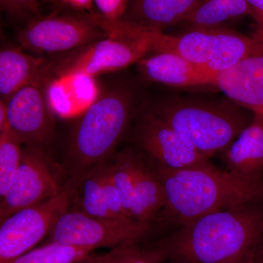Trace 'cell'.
I'll use <instances>...</instances> for the list:
<instances>
[{"label": "cell", "instance_id": "6da1fadb", "mask_svg": "<svg viewBox=\"0 0 263 263\" xmlns=\"http://www.w3.org/2000/svg\"><path fill=\"white\" fill-rule=\"evenodd\" d=\"M263 236V201L221 209L179 226L160 247L187 263H245Z\"/></svg>", "mask_w": 263, "mask_h": 263}, {"label": "cell", "instance_id": "7a4b0ae2", "mask_svg": "<svg viewBox=\"0 0 263 263\" xmlns=\"http://www.w3.org/2000/svg\"><path fill=\"white\" fill-rule=\"evenodd\" d=\"M155 168L165 193L161 216L179 226L209 213L263 201V175L243 176L210 161L179 171Z\"/></svg>", "mask_w": 263, "mask_h": 263}, {"label": "cell", "instance_id": "3957f363", "mask_svg": "<svg viewBox=\"0 0 263 263\" xmlns=\"http://www.w3.org/2000/svg\"><path fill=\"white\" fill-rule=\"evenodd\" d=\"M138 92L129 86L109 90L91 102L71 132L67 155L72 177L116 154L138 109Z\"/></svg>", "mask_w": 263, "mask_h": 263}, {"label": "cell", "instance_id": "277c9868", "mask_svg": "<svg viewBox=\"0 0 263 263\" xmlns=\"http://www.w3.org/2000/svg\"><path fill=\"white\" fill-rule=\"evenodd\" d=\"M148 109L210 158L222 153L253 117L228 98L170 96Z\"/></svg>", "mask_w": 263, "mask_h": 263}, {"label": "cell", "instance_id": "5b68a950", "mask_svg": "<svg viewBox=\"0 0 263 263\" xmlns=\"http://www.w3.org/2000/svg\"><path fill=\"white\" fill-rule=\"evenodd\" d=\"M260 34L247 35L234 30L216 28H188L179 34H167L142 27L140 38L151 52H171L216 73L234 67L252 51Z\"/></svg>", "mask_w": 263, "mask_h": 263}, {"label": "cell", "instance_id": "8992f818", "mask_svg": "<svg viewBox=\"0 0 263 263\" xmlns=\"http://www.w3.org/2000/svg\"><path fill=\"white\" fill-rule=\"evenodd\" d=\"M150 52L145 41H128L108 36L46 64V74L49 83L72 77L92 79L124 70Z\"/></svg>", "mask_w": 263, "mask_h": 263}, {"label": "cell", "instance_id": "52a82bcc", "mask_svg": "<svg viewBox=\"0 0 263 263\" xmlns=\"http://www.w3.org/2000/svg\"><path fill=\"white\" fill-rule=\"evenodd\" d=\"M152 224L135 219L98 218L69 209L57 220L50 241L95 249L138 245L152 231Z\"/></svg>", "mask_w": 263, "mask_h": 263}, {"label": "cell", "instance_id": "ba28073f", "mask_svg": "<svg viewBox=\"0 0 263 263\" xmlns=\"http://www.w3.org/2000/svg\"><path fill=\"white\" fill-rule=\"evenodd\" d=\"M71 204L72 188L68 181L56 196L21 209L0 221V263L9 262L34 249L49 235Z\"/></svg>", "mask_w": 263, "mask_h": 263}, {"label": "cell", "instance_id": "9c48e42d", "mask_svg": "<svg viewBox=\"0 0 263 263\" xmlns=\"http://www.w3.org/2000/svg\"><path fill=\"white\" fill-rule=\"evenodd\" d=\"M93 14L31 19L16 34L19 47L36 53H67L108 37Z\"/></svg>", "mask_w": 263, "mask_h": 263}, {"label": "cell", "instance_id": "30bf717a", "mask_svg": "<svg viewBox=\"0 0 263 263\" xmlns=\"http://www.w3.org/2000/svg\"><path fill=\"white\" fill-rule=\"evenodd\" d=\"M133 134L138 151L158 168L179 171L210 161V157L148 108L137 114Z\"/></svg>", "mask_w": 263, "mask_h": 263}, {"label": "cell", "instance_id": "8fae6325", "mask_svg": "<svg viewBox=\"0 0 263 263\" xmlns=\"http://www.w3.org/2000/svg\"><path fill=\"white\" fill-rule=\"evenodd\" d=\"M48 86L44 67L34 80L6 102L7 124L26 146L44 149L54 136L55 119L46 91Z\"/></svg>", "mask_w": 263, "mask_h": 263}, {"label": "cell", "instance_id": "7c38bea8", "mask_svg": "<svg viewBox=\"0 0 263 263\" xmlns=\"http://www.w3.org/2000/svg\"><path fill=\"white\" fill-rule=\"evenodd\" d=\"M44 149L23 148L22 162L9 191L0 202V221L24 208L35 205L62 191L57 173Z\"/></svg>", "mask_w": 263, "mask_h": 263}, {"label": "cell", "instance_id": "4fadbf2b", "mask_svg": "<svg viewBox=\"0 0 263 263\" xmlns=\"http://www.w3.org/2000/svg\"><path fill=\"white\" fill-rule=\"evenodd\" d=\"M259 34L258 43L245 58L218 74L216 87L237 105L263 117V34Z\"/></svg>", "mask_w": 263, "mask_h": 263}, {"label": "cell", "instance_id": "5bb4252c", "mask_svg": "<svg viewBox=\"0 0 263 263\" xmlns=\"http://www.w3.org/2000/svg\"><path fill=\"white\" fill-rule=\"evenodd\" d=\"M138 72L145 80L173 88L216 86L218 74L171 53L160 52L137 62Z\"/></svg>", "mask_w": 263, "mask_h": 263}, {"label": "cell", "instance_id": "9a60e30c", "mask_svg": "<svg viewBox=\"0 0 263 263\" xmlns=\"http://www.w3.org/2000/svg\"><path fill=\"white\" fill-rule=\"evenodd\" d=\"M133 171L132 219L152 224L165 207L163 184L155 167L138 150L133 149Z\"/></svg>", "mask_w": 263, "mask_h": 263}, {"label": "cell", "instance_id": "2e32d148", "mask_svg": "<svg viewBox=\"0 0 263 263\" xmlns=\"http://www.w3.org/2000/svg\"><path fill=\"white\" fill-rule=\"evenodd\" d=\"M227 169L243 176L263 175V117L252 120L221 153Z\"/></svg>", "mask_w": 263, "mask_h": 263}, {"label": "cell", "instance_id": "e0dca14e", "mask_svg": "<svg viewBox=\"0 0 263 263\" xmlns=\"http://www.w3.org/2000/svg\"><path fill=\"white\" fill-rule=\"evenodd\" d=\"M199 0H129L122 20L164 32L181 24Z\"/></svg>", "mask_w": 263, "mask_h": 263}, {"label": "cell", "instance_id": "ac0fdd59", "mask_svg": "<svg viewBox=\"0 0 263 263\" xmlns=\"http://www.w3.org/2000/svg\"><path fill=\"white\" fill-rule=\"evenodd\" d=\"M45 59L25 53L21 47L0 52V97L7 102L19 89L37 77L46 65Z\"/></svg>", "mask_w": 263, "mask_h": 263}, {"label": "cell", "instance_id": "d6986e66", "mask_svg": "<svg viewBox=\"0 0 263 263\" xmlns=\"http://www.w3.org/2000/svg\"><path fill=\"white\" fill-rule=\"evenodd\" d=\"M101 164L72 177L69 181L72 188V204L74 209L86 215L114 218L109 212L104 194Z\"/></svg>", "mask_w": 263, "mask_h": 263}, {"label": "cell", "instance_id": "ffe728a7", "mask_svg": "<svg viewBox=\"0 0 263 263\" xmlns=\"http://www.w3.org/2000/svg\"><path fill=\"white\" fill-rule=\"evenodd\" d=\"M252 17L246 0H199L183 21L189 28H216L230 21Z\"/></svg>", "mask_w": 263, "mask_h": 263}, {"label": "cell", "instance_id": "44dd1931", "mask_svg": "<svg viewBox=\"0 0 263 263\" xmlns=\"http://www.w3.org/2000/svg\"><path fill=\"white\" fill-rule=\"evenodd\" d=\"M93 251L58 241H50L5 263H77L90 257Z\"/></svg>", "mask_w": 263, "mask_h": 263}, {"label": "cell", "instance_id": "7402d4cb", "mask_svg": "<svg viewBox=\"0 0 263 263\" xmlns=\"http://www.w3.org/2000/svg\"><path fill=\"white\" fill-rule=\"evenodd\" d=\"M22 143L8 124L0 129V197H3L13 184L22 162Z\"/></svg>", "mask_w": 263, "mask_h": 263}, {"label": "cell", "instance_id": "603a6c76", "mask_svg": "<svg viewBox=\"0 0 263 263\" xmlns=\"http://www.w3.org/2000/svg\"><path fill=\"white\" fill-rule=\"evenodd\" d=\"M164 259L158 248L141 249L137 245L118 247L105 254V263H162Z\"/></svg>", "mask_w": 263, "mask_h": 263}, {"label": "cell", "instance_id": "cb8c5ba5", "mask_svg": "<svg viewBox=\"0 0 263 263\" xmlns=\"http://www.w3.org/2000/svg\"><path fill=\"white\" fill-rule=\"evenodd\" d=\"M101 179L105 200L112 217L117 219L129 218L124 212L120 194L112 179L108 162L101 164Z\"/></svg>", "mask_w": 263, "mask_h": 263}, {"label": "cell", "instance_id": "d4e9b609", "mask_svg": "<svg viewBox=\"0 0 263 263\" xmlns=\"http://www.w3.org/2000/svg\"><path fill=\"white\" fill-rule=\"evenodd\" d=\"M129 3V0H94L98 14L109 21L122 19Z\"/></svg>", "mask_w": 263, "mask_h": 263}, {"label": "cell", "instance_id": "484cf974", "mask_svg": "<svg viewBox=\"0 0 263 263\" xmlns=\"http://www.w3.org/2000/svg\"><path fill=\"white\" fill-rule=\"evenodd\" d=\"M2 10L13 17L36 14L39 10L40 0H0Z\"/></svg>", "mask_w": 263, "mask_h": 263}, {"label": "cell", "instance_id": "4316f807", "mask_svg": "<svg viewBox=\"0 0 263 263\" xmlns=\"http://www.w3.org/2000/svg\"><path fill=\"white\" fill-rule=\"evenodd\" d=\"M252 11V18L257 26L256 32L263 34V0H246Z\"/></svg>", "mask_w": 263, "mask_h": 263}, {"label": "cell", "instance_id": "83f0119b", "mask_svg": "<svg viewBox=\"0 0 263 263\" xmlns=\"http://www.w3.org/2000/svg\"><path fill=\"white\" fill-rule=\"evenodd\" d=\"M67 6L79 10V11L87 12L89 14L95 13L93 11L94 0H61Z\"/></svg>", "mask_w": 263, "mask_h": 263}, {"label": "cell", "instance_id": "f1b7e54d", "mask_svg": "<svg viewBox=\"0 0 263 263\" xmlns=\"http://www.w3.org/2000/svg\"><path fill=\"white\" fill-rule=\"evenodd\" d=\"M248 259L253 263H263V236Z\"/></svg>", "mask_w": 263, "mask_h": 263}, {"label": "cell", "instance_id": "f546056e", "mask_svg": "<svg viewBox=\"0 0 263 263\" xmlns=\"http://www.w3.org/2000/svg\"><path fill=\"white\" fill-rule=\"evenodd\" d=\"M8 122V109L6 102L0 100V129H3Z\"/></svg>", "mask_w": 263, "mask_h": 263}, {"label": "cell", "instance_id": "4dcf8cb0", "mask_svg": "<svg viewBox=\"0 0 263 263\" xmlns=\"http://www.w3.org/2000/svg\"><path fill=\"white\" fill-rule=\"evenodd\" d=\"M77 263H105V254L100 256H90Z\"/></svg>", "mask_w": 263, "mask_h": 263}, {"label": "cell", "instance_id": "1f68e13d", "mask_svg": "<svg viewBox=\"0 0 263 263\" xmlns=\"http://www.w3.org/2000/svg\"><path fill=\"white\" fill-rule=\"evenodd\" d=\"M245 263H253V262H251V261L249 260V259H247V260L245 261Z\"/></svg>", "mask_w": 263, "mask_h": 263}, {"label": "cell", "instance_id": "d6a6232c", "mask_svg": "<svg viewBox=\"0 0 263 263\" xmlns=\"http://www.w3.org/2000/svg\"><path fill=\"white\" fill-rule=\"evenodd\" d=\"M175 261H176V262L177 263H187V262H181V261H179V260H175Z\"/></svg>", "mask_w": 263, "mask_h": 263}]
</instances>
